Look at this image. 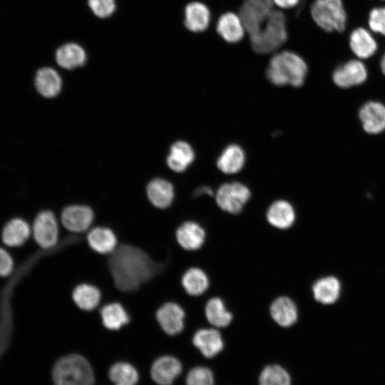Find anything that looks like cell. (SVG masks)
Here are the masks:
<instances>
[{"mask_svg":"<svg viewBox=\"0 0 385 385\" xmlns=\"http://www.w3.org/2000/svg\"><path fill=\"white\" fill-rule=\"evenodd\" d=\"M185 292L191 296L203 294L209 287V279L206 273L197 267L188 269L181 279Z\"/></svg>","mask_w":385,"mask_h":385,"instance_id":"31","label":"cell"},{"mask_svg":"<svg viewBox=\"0 0 385 385\" xmlns=\"http://www.w3.org/2000/svg\"><path fill=\"white\" fill-rule=\"evenodd\" d=\"M274 9L272 0H243L237 13L244 24L247 35L259 30Z\"/></svg>","mask_w":385,"mask_h":385,"instance_id":"6","label":"cell"},{"mask_svg":"<svg viewBox=\"0 0 385 385\" xmlns=\"http://www.w3.org/2000/svg\"><path fill=\"white\" fill-rule=\"evenodd\" d=\"M31 235L36 244L44 250L53 248L58 241V221L51 210L40 211L35 217Z\"/></svg>","mask_w":385,"mask_h":385,"instance_id":"7","label":"cell"},{"mask_svg":"<svg viewBox=\"0 0 385 385\" xmlns=\"http://www.w3.org/2000/svg\"><path fill=\"white\" fill-rule=\"evenodd\" d=\"M72 298L75 304L81 309L91 311L99 304L101 294L96 286L83 283L74 288L72 292Z\"/></svg>","mask_w":385,"mask_h":385,"instance_id":"30","label":"cell"},{"mask_svg":"<svg viewBox=\"0 0 385 385\" xmlns=\"http://www.w3.org/2000/svg\"><path fill=\"white\" fill-rule=\"evenodd\" d=\"M192 343L207 358L216 356L224 346L220 333L217 329L211 328L197 330L192 337Z\"/></svg>","mask_w":385,"mask_h":385,"instance_id":"18","label":"cell"},{"mask_svg":"<svg viewBox=\"0 0 385 385\" xmlns=\"http://www.w3.org/2000/svg\"><path fill=\"white\" fill-rule=\"evenodd\" d=\"M250 191L245 185L235 182L225 183L217 190L215 195L217 205L231 214L240 213L250 197Z\"/></svg>","mask_w":385,"mask_h":385,"instance_id":"8","label":"cell"},{"mask_svg":"<svg viewBox=\"0 0 385 385\" xmlns=\"http://www.w3.org/2000/svg\"><path fill=\"white\" fill-rule=\"evenodd\" d=\"M56 61L63 68L73 69L84 65L86 61V53L80 45L67 43L56 50Z\"/></svg>","mask_w":385,"mask_h":385,"instance_id":"26","label":"cell"},{"mask_svg":"<svg viewBox=\"0 0 385 385\" xmlns=\"http://www.w3.org/2000/svg\"><path fill=\"white\" fill-rule=\"evenodd\" d=\"M108 376L115 385H136L138 381V371L127 362L114 364L109 369Z\"/></svg>","mask_w":385,"mask_h":385,"instance_id":"33","label":"cell"},{"mask_svg":"<svg viewBox=\"0 0 385 385\" xmlns=\"http://www.w3.org/2000/svg\"><path fill=\"white\" fill-rule=\"evenodd\" d=\"M101 317L103 326L110 330H118L130 321L128 312L118 302L109 303L103 307Z\"/></svg>","mask_w":385,"mask_h":385,"instance_id":"29","label":"cell"},{"mask_svg":"<svg viewBox=\"0 0 385 385\" xmlns=\"http://www.w3.org/2000/svg\"><path fill=\"white\" fill-rule=\"evenodd\" d=\"M205 313L209 323L216 327H227L232 319L231 312L219 297H212L207 302Z\"/></svg>","mask_w":385,"mask_h":385,"instance_id":"32","label":"cell"},{"mask_svg":"<svg viewBox=\"0 0 385 385\" xmlns=\"http://www.w3.org/2000/svg\"><path fill=\"white\" fill-rule=\"evenodd\" d=\"M88 4L93 14L100 18L108 17L115 10V0H88Z\"/></svg>","mask_w":385,"mask_h":385,"instance_id":"37","label":"cell"},{"mask_svg":"<svg viewBox=\"0 0 385 385\" xmlns=\"http://www.w3.org/2000/svg\"><path fill=\"white\" fill-rule=\"evenodd\" d=\"M178 244L186 250H197L204 244L205 232L198 223L192 221L183 222L176 230Z\"/></svg>","mask_w":385,"mask_h":385,"instance_id":"19","label":"cell"},{"mask_svg":"<svg viewBox=\"0 0 385 385\" xmlns=\"http://www.w3.org/2000/svg\"><path fill=\"white\" fill-rule=\"evenodd\" d=\"M270 314L274 321L281 327L293 325L298 317L297 307L288 297H279L270 306Z\"/></svg>","mask_w":385,"mask_h":385,"instance_id":"21","label":"cell"},{"mask_svg":"<svg viewBox=\"0 0 385 385\" xmlns=\"http://www.w3.org/2000/svg\"><path fill=\"white\" fill-rule=\"evenodd\" d=\"M55 385H93L94 375L88 361L78 354H69L58 359L52 369Z\"/></svg>","mask_w":385,"mask_h":385,"instance_id":"4","label":"cell"},{"mask_svg":"<svg viewBox=\"0 0 385 385\" xmlns=\"http://www.w3.org/2000/svg\"><path fill=\"white\" fill-rule=\"evenodd\" d=\"M212 190L208 187H201L195 190L194 192L195 196L198 197L199 195L207 194L209 195H212Z\"/></svg>","mask_w":385,"mask_h":385,"instance_id":"40","label":"cell"},{"mask_svg":"<svg viewBox=\"0 0 385 385\" xmlns=\"http://www.w3.org/2000/svg\"><path fill=\"white\" fill-rule=\"evenodd\" d=\"M212 23L210 7L204 2L194 0L187 3L183 9V24L192 34H202L207 31Z\"/></svg>","mask_w":385,"mask_h":385,"instance_id":"9","label":"cell"},{"mask_svg":"<svg viewBox=\"0 0 385 385\" xmlns=\"http://www.w3.org/2000/svg\"><path fill=\"white\" fill-rule=\"evenodd\" d=\"M310 16L315 25L327 34L343 33L348 22L344 0H313Z\"/></svg>","mask_w":385,"mask_h":385,"instance_id":"5","label":"cell"},{"mask_svg":"<svg viewBox=\"0 0 385 385\" xmlns=\"http://www.w3.org/2000/svg\"><path fill=\"white\" fill-rule=\"evenodd\" d=\"M195 158L193 149L187 142L174 143L167 158L168 167L173 171L181 173L192 163Z\"/></svg>","mask_w":385,"mask_h":385,"instance_id":"27","label":"cell"},{"mask_svg":"<svg viewBox=\"0 0 385 385\" xmlns=\"http://www.w3.org/2000/svg\"><path fill=\"white\" fill-rule=\"evenodd\" d=\"M381 1H385V0H381Z\"/></svg>","mask_w":385,"mask_h":385,"instance_id":"42","label":"cell"},{"mask_svg":"<svg viewBox=\"0 0 385 385\" xmlns=\"http://www.w3.org/2000/svg\"><path fill=\"white\" fill-rule=\"evenodd\" d=\"M247 37L258 55L271 56L283 49L289 38L285 11L275 8L262 27Z\"/></svg>","mask_w":385,"mask_h":385,"instance_id":"3","label":"cell"},{"mask_svg":"<svg viewBox=\"0 0 385 385\" xmlns=\"http://www.w3.org/2000/svg\"><path fill=\"white\" fill-rule=\"evenodd\" d=\"M359 120L364 131L379 134L385 130V106L378 101L364 103L359 112Z\"/></svg>","mask_w":385,"mask_h":385,"instance_id":"15","label":"cell"},{"mask_svg":"<svg viewBox=\"0 0 385 385\" xmlns=\"http://www.w3.org/2000/svg\"><path fill=\"white\" fill-rule=\"evenodd\" d=\"M245 160L243 150L237 145L227 146L217 159V166L226 174L238 173L243 168Z\"/></svg>","mask_w":385,"mask_h":385,"instance_id":"28","label":"cell"},{"mask_svg":"<svg viewBox=\"0 0 385 385\" xmlns=\"http://www.w3.org/2000/svg\"><path fill=\"white\" fill-rule=\"evenodd\" d=\"M61 78L58 72L52 68L43 67L38 69L35 75L34 86L37 92L45 98L56 96L61 89Z\"/></svg>","mask_w":385,"mask_h":385,"instance_id":"20","label":"cell"},{"mask_svg":"<svg viewBox=\"0 0 385 385\" xmlns=\"http://www.w3.org/2000/svg\"><path fill=\"white\" fill-rule=\"evenodd\" d=\"M267 219L273 227L279 229L290 227L295 220V212L292 205L286 200L274 202L268 208Z\"/></svg>","mask_w":385,"mask_h":385,"instance_id":"24","label":"cell"},{"mask_svg":"<svg viewBox=\"0 0 385 385\" xmlns=\"http://www.w3.org/2000/svg\"><path fill=\"white\" fill-rule=\"evenodd\" d=\"M94 217L93 210L86 205H70L63 209L61 222L65 228L74 233L88 229Z\"/></svg>","mask_w":385,"mask_h":385,"instance_id":"14","label":"cell"},{"mask_svg":"<svg viewBox=\"0 0 385 385\" xmlns=\"http://www.w3.org/2000/svg\"><path fill=\"white\" fill-rule=\"evenodd\" d=\"M147 195L150 202L156 207H168L174 198V188L168 181L156 178L151 180L147 186Z\"/></svg>","mask_w":385,"mask_h":385,"instance_id":"23","label":"cell"},{"mask_svg":"<svg viewBox=\"0 0 385 385\" xmlns=\"http://www.w3.org/2000/svg\"><path fill=\"white\" fill-rule=\"evenodd\" d=\"M308 65L304 57L291 49L283 48L272 54L265 68V76L273 85L300 87L305 82Z\"/></svg>","mask_w":385,"mask_h":385,"instance_id":"2","label":"cell"},{"mask_svg":"<svg viewBox=\"0 0 385 385\" xmlns=\"http://www.w3.org/2000/svg\"><path fill=\"white\" fill-rule=\"evenodd\" d=\"M367 26L372 33L385 37V6L373 7L369 11Z\"/></svg>","mask_w":385,"mask_h":385,"instance_id":"35","label":"cell"},{"mask_svg":"<svg viewBox=\"0 0 385 385\" xmlns=\"http://www.w3.org/2000/svg\"><path fill=\"white\" fill-rule=\"evenodd\" d=\"M182 371L180 361L172 356L157 359L151 367V376L159 385H171Z\"/></svg>","mask_w":385,"mask_h":385,"instance_id":"17","label":"cell"},{"mask_svg":"<svg viewBox=\"0 0 385 385\" xmlns=\"http://www.w3.org/2000/svg\"><path fill=\"white\" fill-rule=\"evenodd\" d=\"M212 25L220 38L229 44H237L247 36L244 24L235 11L221 14Z\"/></svg>","mask_w":385,"mask_h":385,"instance_id":"10","label":"cell"},{"mask_svg":"<svg viewBox=\"0 0 385 385\" xmlns=\"http://www.w3.org/2000/svg\"><path fill=\"white\" fill-rule=\"evenodd\" d=\"M91 248L100 254L112 253L117 246V237L108 227H96L91 230L87 235Z\"/></svg>","mask_w":385,"mask_h":385,"instance_id":"25","label":"cell"},{"mask_svg":"<svg viewBox=\"0 0 385 385\" xmlns=\"http://www.w3.org/2000/svg\"><path fill=\"white\" fill-rule=\"evenodd\" d=\"M31 235V227L22 217H14L8 220L1 230L2 242L9 247L24 245Z\"/></svg>","mask_w":385,"mask_h":385,"instance_id":"16","label":"cell"},{"mask_svg":"<svg viewBox=\"0 0 385 385\" xmlns=\"http://www.w3.org/2000/svg\"><path fill=\"white\" fill-rule=\"evenodd\" d=\"M275 8L289 11L298 6L301 0H272Z\"/></svg>","mask_w":385,"mask_h":385,"instance_id":"39","label":"cell"},{"mask_svg":"<svg viewBox=\"0 0 385 385\" xmlns=\"http://www.w3.org/2000/svg\"><path fill=\"white\" fill-rule=\"evenodd\" d=\"M368 77V71L360 59H349L336 67L332 73L334 84L341 88H349L362 84Z\"/></svg>","mask_w":385,"mask_h":385,"instance_id":"11","label":"cell"},{"mask_svg":"<svg viewBox=\"0 0 385 385\" xmlns=\"http://www.w3.org/2000/svg\"><path fill=\"white\" fill-rule=\"evenodd\" d=\"M348 46L351 53L360 60L372 57L379 47L371 31L363 26L356 27L350 32Z\"/></svg>","mask_w":385,"mask_h":385,"instance_id":"12","label":"cell"},{"mask_svg":"<svg viewBox=\"0 0 385 385\" xmlns=\"http://www.w3.org/2000/svg\"><path fill=\"white\" fill-rule=\"evenodd\" d=\"M380 68L382 73L385 76V51L380 60Z\"/></svg>","mask_w":385,"mask_h":385,"instance_id":"41","label":"cell"},{"mask_svg":"<svg viewBox=\"0 0 385 385\" xmlns=\"http://www.w3.org/2000/svg\"><path fill=\"white\" fill-rule=\"evenodd\" d=\"M14 270V260L11 255L0 247V277H8Z\"/></svg>","mask_w":385,"mask_h":385,"instance_id":"38","label":"cell"},{"mask_svg":"<svg viewBox=\"0 0 385 385\" xmlns=\"http://www.w3.org/2000/svg\"><path fill=\"white\" fill-rule=\"evenodd\" d=\"M108 265L114 284L124 292L138 290L163 267L143 250L130 245L116 247Z\"/></svg>","mask_w":385,"mask_h":385,"instance_id":"1","label":"cell"},{"mask_svg":"<svg viewBox=\"0 0 385 385\" xmlns=\"http://www.w3.org/2000/svg\"><path fill=\"white\" fill-rule=\"evenodd\" d=\"M185 314L175 302H166L156 312V319L162 329L168 335L180 334L184 329Z\"/></svg>","mask_w":385,"mask_h":385,"instance_id":"13","label":"cell"},{"mask_svg":"<svg viewBox=\"0 0 385 385\" xmlns=\"http://www.w3.org/2000/svg\"><path fill=\"white\" fill-rule=\"evenodd\" d=\"M186 385H214L213 374L207 367H194L187 375Z\"/></svg>","mask_w":385,"mask_h":385,"instance_id":"36","label":"cell"},{"mask_svg":"<svg viewBox=\"0 0 385 385\" xmlns=\"http://www.w3.org/2000/svg\"><path fill=\"white\" fill-rule=\"evenodd\" d=\"M260 385H291L288 372L279 365H269L262 371L259 378Z\"/></svg>","mask_w":385,"mask_h":385,"instance_id":"34","label":"cell"},{"mask_svg":"<svg viewBox=\"0 0 385 385\" xmlns=\"http://www.w3.org/2000/svg\"><path fill=\"white\" fill-rule=\"evenodd\" d=\"M341 284L337 278L327 276L317 280L312 286L315 300L323 304H331L339 298Z\"/></svg>","mask_w":385,"mask_h":385,"instance_id":"22","label":"cell"}]
</instances>
